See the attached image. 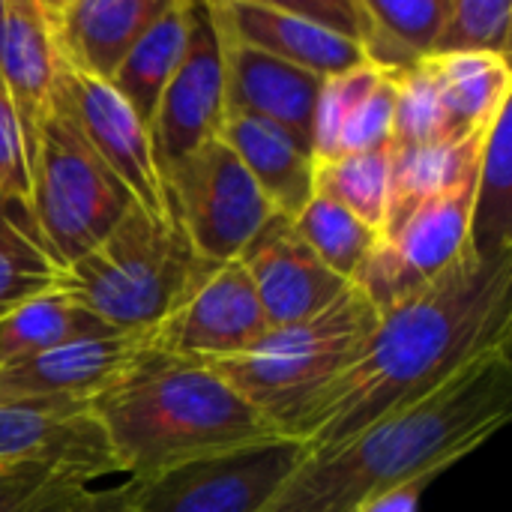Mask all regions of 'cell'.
Wrapping results in <instances>:
<instances>
[{"label": "cell", "instance_id": "obj_1", "mask_svg": "<svg viewBox=\"0 0 512 512\" xmlns=\"http://www.w3.org/2000/svg\"><path fill=\"white\" fill-rule=\"evenodd\" d=\"M510 348L512 255H471L378 315L366 351L315 408L300 444L306 456H324Z\"/></svg>", "mask_w": 512, "mask_h": 512}, {"label": "cell", "instance_id": "obj_23", "mask_svg": "<svg viewBox=\"0 0 512 512\" xmlns=\"http://www.w3.org/2000/svg\"><path fill=\"white\" fill-rule=\"evenodd\" d=\"M450 0H360L363 33L360 51L366 63L405 72L426 60L444 27Z\"/></svg>", "mask_w": 512, "mask_h": 512}, {"label": "cell", "instance_id": "obj_11", "mask_svg": "<svg viewBox=\"0 0 512 512\" xmlns=\"http://www.w3.org/2000/svg\"><path fill=\"white\" fill-rule=\"evenodd\" d=\"M54 99L72 117V123L93 147V153L126 186L135 207L156 219L174 222L168 210L165 177L153 153L150 129L111 87V81L93 78L60 60Z\"/></svg>", "mask_w": 512, "mask_h": 512}, {"label": "cell", "instance_id": "obj_14", "mask_svg": "<svg viewBox=\"0 0 512 512\" xmlns=\"http://www.w3.org/2000/svg\"><path fill=\"white\" fill-rule=\"evenodd\" d=\"M240 261L270 330L321 315L351 285L336 276L294 231V222L279 213L252 237Z\"/></svg>", "mask_w": 512, "mask_h": 512}, {"label": "cell", "instance_id": "obj_37", "mask_svg": "<svg viewBox=\"0 0 512 512\" xmlns=\"http://www.w3.org/2000/svg\"><path fill=\"white\" fill-rule=\"evenodd\" d=\"M432 483H435V477H420V480L393 486L381 495H372L354 512H420L423 510V495Z\"/></svg>", "mask_w": 512, "mask_h": 512}, {"label": "cell", "instance_id": "obj_29", "mask_svg": "<svg viewBox=\"0 0 512 512\" xmlns=\"http://www.w3.org/2000/svg\"><path fill=\"white\" fill-rule=\"evenodd\" d=\"M315 195L345 207L384 234L390 207V153H348L315 162Z\"/></svg>", "mask_w": 512, "mask_h": 512}, {"label": "cell", "instance_id": "obj_20", "mask_svg": "<svg viewBox=\"0 0 512 512\" xmlns=\"http://www.w3.org/2000/svg\"><path fill=\"white\" fill-rule=\"evenodd\" d=\"M60 51L45 0H6L0 15V87L30 144L54 105Z\"/></svg>", "mask_w": 512, "mask_h": 512}, {"label": "cell", "instance_id": "obj_24", "mask_svg": "<svg viewBox=\"0 0 512 512\" xmlns=\"http://www.w3.org/2000/svg\"><path fill=\"white\" fill-rule=\"evenodd\" d=\"M512 102L492 120L474 180L471 255L480 261L512 255Z\"/></svg>", "mask_w": 512, "mask_h": 512}, {"label": "cell", "instance_id": "obj_36", "mask_svg": "<svg viewBox=\"0 0 512 512\" xmlns=\"http://www.w3.org/2000/svg\"><path fill=\"white\" fill-rule=\"evenodd\" d=\"M57 512H135L132 480H123L111 489H84Z\"/></svg>", "mask_w": 512, "mask_h": 512}, {"label": "cell", "instance_id": "obj_15", "mask_svg": "<svg viewBox=\"0 0 512 512\" xmlns=\"http://www.w3.org/2000/svg\"><path fill=\"white\" fill-rule=\"evenodd\" d=\"M150 333H111L0 366V402H81L93 405L144 354Z\"/></svg>", "mask_w": 512, "mask_h": 512}, {"label": "cell", "instance_id": "obj_30", "mask_svg": "<svg viewBox=\"0 0 512 512\" xmlns=\"http://www.w3.org/2000/svg\"><path fill=\"white\" fill-rule=\"evenodd\" d=\"M291 222L294 231L306 240V246L345 282L357 276L360 264L381 240L375 228H369L354 213L321 195H312V201Z\"/></svg>", "mask_w": 512, "mask_h": 512}, {"label": "cell", "instance_id": "obj_19", "mask_svg": "<svg viewBox=\"0 0 512 512\" xmlns=\"http://www.w3.org/2000/svg\"><path fill=\"white\" fill-rule=\"evenodd\" d=\"M168 0H45L60 60L111 81Z\"/></svg>", "mask_w": 512, "mask_h": 512}, {"label": "cell", "instance_id": "obj_10", "mask_svg": "<svg viewBox=\"0 0 512 512\" xmlns=\"http://www.w3.org/2000/svg\"><path fill=\"white\" fill-rule=\"evenodd\" d=\"M303 462L294 438L195 459L132 480L135 512H264Z\"/></svg>", "mask_w": 512, "mask_h": 512}, {"label": "cell", "instance_id": "obj_16", "mask_svg": "<svg viewBox=\"0 0 512 512\" xmlns=\"http://www.w3.org/2000/svg\"><path fill=\"white\" fill-rule=\"evenodd\" d=\"M219 36H222L225 114H246V117L267 120L312 147L315 105L324 78L237 42L234 36L225 33L222 24H219Z\"/></svg>", "mask_w": 512, "mask_h": 512}, {"label": "cell", "instance_id": "obj_7", "mask_svg": "<svg viewBox=\"0 0 512 512\" xmlns=\"http://www.w3.org/2000/svg\"><path fill=\"white\" fill-rule=\"evenodd\" d=\"M174 225L204 261H234L276 216L234 150L213 138L165 171Z\"/></svg>", "mask_w": 512, "mask_h": 512}, {"label": "cell", "instance_id": "obj_32", "mask_svg": "<svg viewBox=\"0 0 512 512\" xmlns=\"http://www.w3.org/2000/svg\"><path fill=\"white\" fill-rule=\"evenodd\" d=\"M396 117H393V138L390 147H429L444 141H465L438 96V87L423 66V60L414 69L396 72ZM480 135V132H477Z\"/></svg>", "mask_w": 512, "mask_h": 512}, {"label": "cell", "instance_id": "obj_8", "mask_svg": "<svg viewBox=\"0 0 512 512\" xmlns=\"http://www.w3.org/2000/svg\"><path fill=\"white\" fill-rule=\"evenodd\" d=\"M477 165L447 192L414 207L393 231H387L360 264L351 285L381 312L414 297L459 261L471 258V207Z\"/></svg>", "mask_w": 512, "mask_h": 512}, {"label": "cell", "instance_id": "obj_27", "mask_svg": "<svg viewBox=\"0 0 512 512\" xmlns=\"http://www.w3.org/2000/svg\"><path fill=\"white\" fill-rule=\"evenodd\" d=\"M486 132L471 135L465 141H444V144H429V147H387L390 207H387L384 234L393 231L414 207L456 186L477 165Z\"/></svg>", "mask_w": 512, "mask_h": 512}, {"label": "cell", "instance_id": "obj_18", "mask_svg": "<svg viewBox=\"0 0 512 512\" xmlns=\"http://www.w3.org/2000/svg\"><path fill=\"white\" fill-rule=\"evenodd\" d=\"M396 93V72L372 63L324 78L312 123L315 162L387 150L393 138Z\"/></svg>", "mask_w": 512, "mask_h": 512}, {"label": "cell", "instance_id": "obj_12", "mask_svg": "<svg viewBox=\"0 0 512 512\" xmlns=\"http://www.w3.org/2000/svg\"><path fill=\"white\" fill-rule=\"evenodd\" d=\"M222 120L225 81L219 24L210 0H189L186 48L150 120V141L162 177L171 165L219 138Z\"/></svg>", "mask_w": 512, "mask_h": 512}, {"label": "cell", "instance_id": "obj_38", "mask_svg": "<svg viewBox=\"0 0 512 512\" xmlns=\"http://www.w3.org/2000/svg\"><path fill=\"white\" fill-rule=\"evenodd\" d=\"M3 6H6V0H0V15H3Z\"/></svg>", "mask_w": 512, "mask_h": 512}, {"label": "cell", "instance_id": "obj_5", "mask_svg": "<svg viewBox=\"0 0 512 512\" xmlns=\"http://www.w3.org/2000/svg\"><path fill=\"white\" fill-rule=\"evenodd\" d=\"M195 252L174 222L132 207L66 267V291L114 333H150L180 291Z\"/></svg>", "mask_w": 512, "mask_h": 512}, {"label": "cell", "instance_id": "obj_28", "mask_svg": "<svg viewBox=\"0 0 512 512\" xmlns=\"http://www.w3.org/2000/svg\"><path fill=\"white\" fill-rule=\"evenodd\" d=\"M111 333L114 330H108L69 291H51L0 318V366Z\"/></svg>", "mask_w": 512, "mask_h": 512}, {"label": "cell", "instance_id": "obj_31", "mask_svg": "<svg viewBox=\"0 0 512 512\" xmlns=\"http://www.w3.org/2000/svg\"><path fill=\"white\" fill-rule=\"evenodd\" d=\"M453 54H512V3L510 0H450L444 27L429 57Z\"/></svg>", "mask_w": 512, "mask_h": 512}, {"label": "cell", "instance_id": "obj_9", "mask_svg": "<svg viewBox=\"0 0 512 512\" xmlns=\"http://www.w3.org/2000/svg\"><path fill=\"white\" fill-rule=\"evenodd\" d=\"M267 330L243 261L195 258L168 312L150 330V348L183 360L225 363L252 351Z\"/></svg>", "mask_w": 512, "mask_h": 512}, {"label": "cell", "instance_id": "obj_34", "mask_svg": "<svg viewBox=\"0 0 512 512\" xmlns=\"http://www.w3.org/2000/svg\"><path fill=\"white\" fill-rule=\"evenodd\" d=\"M27 192H30L27 138L12 102L0 87V198L27 201Z\"/></svg>", "mask_w": 512, "mask_h": 512}, {"label": "cell", "instance_id": "obj_3", "mask_svg": "<svg viewBox=\"0 0 512 512\" xmlns=\"http://www.w3.org/2000/svg\"><path fill=\"white\" fill-rule=\"evenodd\" d=\"M129 480L282 438L213 366L147 351L96 402Z\"/></svg>", "mask_w": 512, "mask_h": 512}, {"label": "cell", "instance_id": "obj_13", "mask_svg": "<svg viewBox=\"0 0 512 512\" xmlns=\"http://www.w3.org/2000/svg\"><path fill=\"white\" fill-rule=\"evenodd\" d=\"M39 468L87 486L120 474V462L93 405L0 402V471Z\"/></svg>", "mask_w": 512, "mask_h": 512}, {"label": "cell", "instance_id": "obj_33", "mask_svg": "<svg viewBox=\"0 0 512 512\" xmlns=\"http://www.w3.org/2000/svg\"><path fill=\"white\" fill-rule=\"evenodd\" d=\"M84 489L39 468L0 471V512H57Z\"/></svg>", "mask_w": 512, "mask_h": 512}, {"label": "cell", "instance_id": "obj_26", "mask_svg": "<svg viewBox=\"0 0 512 512\" xmlns=\"http://www.w3.org/2000/svg\"><path fill=\"white\" fill-rule=\"evenodd\" d=\"M186 30H189V0H168L165 9L141 33V39L132 45V51L126 54V60L111 78V87L126 99V105L141 117L147 129L165 84L183 57Z\"/></svg>", "mask_w": 512, "mask_h": 512}, {"label": "cell", "instance_id": "obj_6", "mask_svg": "<svg viewBox=\"0 0 512 512\" xmlns=\"http://www.w3.org/2000/svg\"><path fill=\"white\" fill-rule=\"evenodd\" d=\"M27 168L33 225L63 267L105 240L135 207L126 186L93 153L57 99L30 144Z\"/></svg>", "mask_w": 512, "mask_h": 512}, {"label": "cell", "instance_id": "obj_2", "mask_svg": "<svg viewBox=\"0 0 512 512\" xmlns=\"http://www.w3.org/2000/svg\"><path fill=\"white\" fill-rule=\"evenodd\" d=\"M512 414V351L483 357L429 399L348 444L306 456L264 512H354L393 486L441 477L483 447Z\"/></svg>", "mask_w": 512, "mask_h": 512}, {"label": "cell", "instance_id": "obj_22", "mask_svg": "<svg viewBox=\"0 0 512 512\" xmlns=\"http://www.w3.org/2000/svg\"><path fill=\"white\" fill-rule=\"evenodd\" d=\"M444 111L462 138L486 132L498 111L512 102V63L489 54L426 57Z\"/></svg>", "mask_w": 512, "mask_h": 512}, {"label": "cell", "instance_id": "obj_4", "mask_svg": "<svg viewBox=\"0 0 512 512\" xmlns=\"http://www.w3.org/2000/svg\"><path fill=\"white\" fill-rule=\"evenodd\" d=\"M375 327L378 309L357 285H348L321 315L273 327L252 351L207 366H213L282 438L300 441L303 426L360 360Z\"/></svg>", "mask_w": 512, "mask_h": 512}, {"label": "cell", "instance_id": "obj_35", "mask_svg": "<svg viewBox=\"0 0 512 512\" xmlns=\"http://www.w3.org/2000/svg\"><path fill=\"white\" fill-rule=\"evenodd\" d=\"M285 6H291L297 15L309 18L312 24L360 45V33H363L360 0H285Z\"/></svg>", "mask_w": 512, "mask_h": 512}, {"label": "cell", "instance_id": "obj_17", "mask_svg": "<svg viewBox=\"0 0 512 512\" xmlns=\"http://www.w3.org/2000/svg\"><path fill=\"white\" fill-rule=\"evenodd\" d=\"M213 12L237 42L312 75L333 78L366 63L357 42L312 24L285 6V0H213Z\"/></svg>", "mask_w": 512, "mask_h": 512}, {"label": "cell", "instance_id": "obj_21", "mask_svg": "<svg viewBox=\"0 0 512 512\" xmlns=\"http://www.w3.org/2000/svg\"><path fill=\"white\" fill-rule=\"evenodd\" d=\"M219 138L234 150L273 210L297 219L315 195L312 147L282 126L246 114H225Z\"/></svg>", "mask_w": 512, "mask_h": 512}, {"label": "cell", "instance_id": "obj_25", "mask_svg": "<svg viewBox=\"0 0 512 512\" xmlns=\"http://www.w3.org/2000/svg\"><path fill=\"white\" fill-rule=\"evenodd\" d=\"M69 273L39 237L21 198H0V318L51 291H66Z\"/></svg>", "mask_w": 512, "mask_h": 512}]
</instances>
